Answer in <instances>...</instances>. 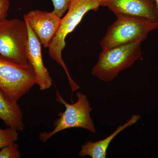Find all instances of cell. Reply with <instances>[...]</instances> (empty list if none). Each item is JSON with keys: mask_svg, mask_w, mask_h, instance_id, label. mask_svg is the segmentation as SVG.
<instances>
[{"mask_svg": "<svg viewBox=\"0 0 158 158\" xmlns=\"http://www.w3.org/2000/svg\"><path fill=\"white\" fill-rule=\"evenodd\" d=\"M76 96L77 101L71 104L65 101L59 90H56V100L65 106V110L64 112L60 111L58 113L59 118L54 122V129L52 131L49 132H43L40 134V141L45 143L55 134L72 128H81L94 134L96 133V128L90 116L93 109L90 106L87 96L81 92H78Z\"/></svg>", "mask_w": 158, "mask_h": 158, "instance_id": "3957f363", "label": "cell"}, {"mask_svg": "<svg viewBox=\"0 0 158 158\" xmlns=\"http://www.w3.org/2000/svg\"><path fill=\"white\" fill-rule=\"evenodd\" d=\"M21 157L19 145L12 142L1 148L0 158H19Z\"/></svg>", "mask_w": 158, "mask_h": 158, "instance_id": "4fadbf2b", "label": "cell"}, {"mask_svg": "<svg viewBox=\"0 0 158 158\" xmlns=\"http://www.w3.org/2000/svg\"><path fill=\"white\" fill-rule=\"evenodd\" d=\"M100 42L102 50L131 43L142 42L150 32L158 29V22L127 15L116 16Z\"/></svg>", "mask_w": 158, "mask_h": 158, "instance_id": "277c9868", "label": "cell"}, {"mask_svg": "<svg viewBox=\"0 0 158 158\" xmlns=\"http://www.w3.org/2000/svg\"><path fill=\"white\" fill-rule=\"evenodd\" d=\"M101 2V0H72L66 15L61 19L59 31L48 48V55L51 59L64 69L72 91L77 90L80 86L72 78L62 59V52L66 44L65 38L74 30L87 12L98 10Z\"/></svg>", "mask_w": 158, "mask_h": 158, "instance_id": "6da1fadb", "label": "cell"}, {"mask_svg": "<svg viewBox=\"0 0 158 158\" xmlns=\"http://www.w3.org/2000/svg\"><path fill=\"white\" fill-rule=\"evenodd\" d=\"M0 118L8 127L18 131L24 129L23 115L17 101L12 100L0 90Z\"/></svg>", "mask_w": 158, "mask_h": 158, "instance_id": "8fae6325", "label": "cell"}, {"mask_svg": "<svg viewBox=\"0 0 158 158\" xmlns=\"http://www.w3.org/2000/svg\"><path fill=\"white\" fill-rule=\"evenodd\" d=\"M17 130L9 127L6 129L0 128V149L4 146L18 140Z\"/></svg>", "mask_w": 158, "mask_h": 158, "instance_id": "7c38bea8", "label": "cell"}, {"mask_svg": "<svg viewBox=\"0 0 158 158\" xmlns=\"http://www.w3.org/2000/svg\"><path fill=\"white\" fill-rule=\"evenodd\" d=\"M155 4L156 14L157 19L158 22V0H154Z\"/></svg>", "mask_w": 158, "mask_h": 158, "instance_id": "2e32d148", "label": "cell"}, {"mask_svg": "<svg viewBox=\"0 0 158 158\" xmlns=\"http://www.w3.org/2000/svg\"><path fill=\"white\" fill-rule=\"evenodd\" d=\"M28 39L27 26L24 20L6 19L0 22L1 56L18 64H27Z\"/></svg>", "mask_w": 158, "mask_h": 158, "instance_id": "8992f818", "label": "cell"}, {"mask_svg": "<svg viewBox=\"0 0 158 158\" xmlns=\"http://www.w3.org/2000/svg\"><path fill=\"white\" fill-rule=\"evenodd\" d=\"M26 23L28 31V39L27 47L28 63L34 69L37 80V85L39 86L40 89L41 90H48L52 85L53 81L48 70L44 64L41 50L42 45L29 24L27 22Z\"/></svg>", "mask_w": 158, "mask_h": 158, "instance_id": "9c48e42d", "label": "cell"}, {"mask_svg": "<svg viewBox=\"0 0 158 158\" xmlns=\"http://www.w3.org/2000/svg\"><path fill=\"white\" fill-rule=\"evenodd\" d=\"M10 5L9 0H0V22L6 19Z\"/></svg>", "mask_w": 158, "mask_h": 158, "instance_id": "9a60e30c", "label": "cell"}, {"mask_svg": "<svg viewBox=\"0 0 158 158\" xmlns=\"http://www.w3.org/2000/svg\"><path fill=\"white\" fill-rule=\"evenodd\" d=\"M101 6L107 7L116 16L127 15L158 22L154 0H101Z\"/></svg>", "mask_w": 158, "mask_h": 158, "instance_id": "ba28073f", "label": "cell"}, {"mask_svg": "<svg viewBox=\"0 0 158 158\" xmlns=\"http://www.w3.org/2000/svg\"><path fill=\"white\" fill-rule=\"evenodd\" d=\"M140 115L134 114L127 122L123 125H119L113 133L103 140L98 141H88L82 145L79 152L81 157L89 156L92 158H106L107 150L111 141L117 135L126 128L136 123L141 118Z\"/></svg>", "mask_w": 158, "mask_h": 158, "instance_id": "30bf717a", "label": "cell"}, {"mask_svg": "<svg viewBox=\"0 0 158 158\" xmlns=\"http://www.w3.org/2000/svg\"><path fill=\"white\" fill-rule=\"evenodd\" d=\"M54 6L53 11L59 17L62 18L68 10L72 0H52Z\"/></svg>", "mask_w": 158, "mask_h": 158, "instance_id": "5bb4252c", "label": "cell"}, {"mask_svg": "<svg viewBox=\"0 0 158 158\" xmlns=\"http://www.w3.org/2000/svg\"><path fill=\"white\" fill-rule=\"evenodd\" d=\"M24 20L39 38L44 48H48L59 31L62 18L54 11L32 10L23 15Z\"/></svg>", "mask_w": 158, "mask_h": 158, "instance_id": "52a82bcc", "label": "cell"}, {"mask_svg": "<svg viewBox=\"0 0 158 158\" xmlns=\"http://www.w3.org/2000/svg\"><path fill=\"white\" fill-rule=\"evenodd\" d=\"M141 44L133 42L102 50L91 74L102 81H112L119 73L130 68L141 58Z\"/></svg>", "mask_w": 158, "mask_h": 158, "instance_id": "7a4b0ae2", "label": "cell"}, {"mask_svg": "<svg viewBox=\"0 0 158 158\" xmlns=\"http://www.w3.org/2000/svg\"><path fill=\"white\" fill-rule=\"evenodd\" d=\"M36 85V75L30 64H18L0 55V90L6 95L18 101Z\"/></svg>", "mask_w": 158, "mask_h": 158, "instance_id": "5b68a950", "label": "cell"}]
</instances>
